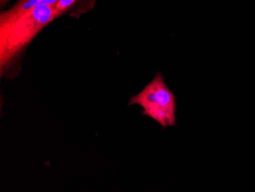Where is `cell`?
Instances as JSON below:
<instances>
[{"instance_id":"obj_1","label":"cell","mask_w":255,"mask_h":192,"mask_svg":"<svg viewBox=\"0 0 255 192\" xmlns=\"http://www.w3.org/2000/svg\"><path fill=\"white\" fill-rule=\"evenodd\" d=\"M58 18L55 6L35 7L5 28H0V74H18V60L38 33Z\"/></svg>"},{"instance_id":"obj_4","label":"cell","mask_w":255,"mask_h":192,"mask_svg":"<svg viewBox=\"0 0 255 192\" xmlns=\"http://www.w3.org/2000/svg\"><path fill=\"white\" fill-rule=\"evenodd\" d=\"M77 2V0H58L56 3L55 9L58 17L65 14Z\"/></svg>"},{"instance_id":"obj_3","label":"cell","mask_w":255,"mask_h":192,"mask_svg":"<svg viewBox=\"0 0 255 192\" xmlns=\"http://www.w3.org/2000/svg\"><path fill=\"white\" fill-rule=\"evenodd\" d=\"M58 0H18L11 8L5 10L0 15V28H5L16 21L27 12L38 6H55Z\"/></svg>"},{"instance_id":"obj_2","label":"cell","mask_w":255,"mask_h":192,"mask_svg":"<svg viewBox=\"0 0 255 192\" xmlns=\"http://www.w3.org/2000/svg\"><path fill=\"white\" fill-rule=\"evenodd\" d=\"M131 105L142 107L141 114L157 121L163 128L177 125V100L160 73L144 90L131 97L128 106Z\"/></svg>"},{"instance_id":"obj_5","label":"cell","mask_w":255,"mask_h":192,"mask_svg":"<svg viewBox=\"0 0 255 192\" xmlns=\"http://www.w3.org/2000/svg\"><path fill=\"white\" fill-rule=\"evenodd\" d=\"M7 1H8V0H1V2H7Z\"/></svg>"}]
</instances>
